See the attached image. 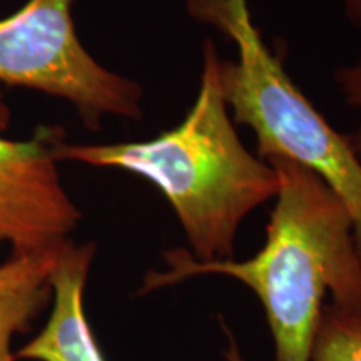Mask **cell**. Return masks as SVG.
<instances>
[{
    "instance_id": "30bf717a",
    "label": "cell",
    "mask_w": 361,
    "mask_h": 361,
    "mask_svg": "<svg viewBox=\"0 0 361 361\" xmlns=\"http://www.w3.org/2000/svg\"><path fill=\"white\" fill-rule=\"evenodd\" d=\"M346 20L356 29H361V0H341Z\"/></svg>"
},
{
    "instance_id": "8992f818",
    "label": "cell",
    "mask_w": 361,
    "mask_h": 361,
    "mask_svg": "<svg viewBox=\"0 0 361 361\" xmlns=\"http://www.w3.org/2000/svg\"><path fill=\"white\" fill-rule=\"evenodd\" d=\"M96 246L69 243L52 271V310L44 328L16 351L29 361H106L89 326L84 291Z\"/></svg>"
},
{
    "instance_id": "5b68a950",
    "label": "cell",
    "mask_w": 361,
    "mask_h": 361,
    "mask_svg": "<svg viewBox=\"0 0 361 361\" xmlns=\"http://www.w3.org/2000/svg\"><path fill=\"white\" fill-rule=\"evenodd\" d=\"M62 139L61 128H39L27 141L0 135V246L12 255L64 246L82 218L57 171Z\"/></svg>"
},
{
    "instance_id": "6da1fadb",
    "label": "cell",
    "mask_w": 361,
    "mask_h": 361,
    "mask_svg": "<svg viewBox=\"0 0 361 361\" xmlns=\"http://www.w3.org/2000/svg\"><path fill=\"white\" fill-rule=\"evenodd\" d=\"M268 162L278 171L279 191L264 246L250 259L209 263L196 261L186 247H173L162 255L168 268L144 276L141 295L204 274L233 278L263 305L276 361H311L326 293L331 303L361 310L353 221L345 202L313 171L283 157Z\"/></svg>"
},
{
    "instance_id": "ba28073f",
    "label": "cell",
    "mask_w": 361,
    "mask_h": 361,
    "mask_svg": "<svg viewBox=\"0 0 361 361\" xmlns=\"http://www.w3.org/2000/svg\"><path fill=\"white\" fill-rule=\"evenodd\" d=\"M311 361H361V310L323 306Z\"/></svg>"
},
{
    "instance_id": "8fae6325",
    "label": "cell",
    "mask_w": 361,
    "mask_h": 361,
    "mask_svg": "<svg viewBox=\"0 0 361 361\" xmlns=\"http://www.w3.org/2000/svg\"><path fill=\"white\" fill-rule=\"evenodd\" d=\"M224 329H226V338H228V346H226V351H224V361H247L245 356H243L241 350H239L238 343L231 335V331H229L226 326Z\"/></svg>"
},
{
    "instance_id": "7a4b0ae2",
    "label": "cell",
    "mask_w": 361,
    "mask_h": 361,
    "mask_svg": "<svg viewBox=\"0 0 361 361\" xmlns=\"http://www.w3.org/2000/svg\"><path fill=\"white\" fill-rule=\"evenodd\" d=\"M221 56L207 39L197 96L173 129L139 142H57L56 159L121 169L147 179L178 216L196 261L233 259L239 226L274 200L278 171L239 139L219 80Z\"/></svg>"
},
{
    "instance_id": "277c9868",
    "label": "cell",
    "mask_w": 361,
    "mask_h": 361,
    "mask_svg": "<svg viewBox=\"0 0 361 361\" xmlns=\"http://www.w3.org/2000/svg\"><path fill=\"white\" fill-rule=\"evenodd\" d=\"M72 6L74 0H29L0 19V80L64 99L90 130L107 116L141 119V85L85 51Z\"/></svg>"
},
{
    "instance_id": "52a82bcc",
    "label": "cell",
    "mask_w": 361,
    "mask_h": 361,
    "mask_svg": "<svg viewBox=\"0 0 361 361\" xmlns=\"http://www.w3.org/2000/svg\"><path fill=\"white\" fill-rule=\"evenodd\" d=\"M66 245L51 251L11 255L0 264V361H17L13 340L29 331L52 301L51 276Z\"/></svg>"
},
{
    "instance_id": "3957f363",
    "label": "cell",
    "mask_w": 361,
    "mask_h": 361,
    "mask_svg": "<svg viewBox=\"0 0 361 361\" xmlns=\"http://www.w3.org/2000/svg\"><path fill=\"white\" fill-rule=\"evenodd\" d=\"M188 12L236 45V61L221 57L219 62L221 90L234 123L251 129L261 159L295 161L335 191L353 221L361 258V161L348 134L338 133L319 114L271 54L247 0H188Z\"/></svg>"
},
{
    "instance_id": "9c48e42d",
    "label": "cell",
    "mask_w": 361,
    "mask_h": 361,
    "mask_svg": "<svg viewBox=\"0 0 361 361\" xmlns=\"http://www.w3.org/2000/svg\"><path fill=\"white\" fill-rule=\"evenodd\" d=\"M333 79H335L336 85L340 87L343 97H345V102L350 107L358 109L361 116V54L353 64L340 67L333 74ZM348 139L356 157L361 161V119L355 133L348 134Z\"/></svg>"
}]
</instances>
